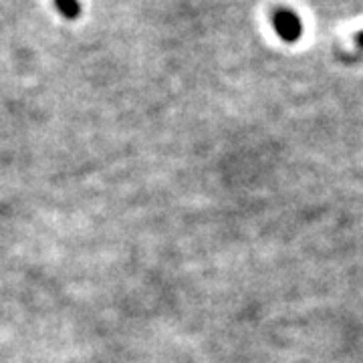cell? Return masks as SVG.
<instances>
[{
	"label": "cell",
	"mask_w": 363,
	"mask_h": 363,
	"mask_svg": "<svg viewBox=\"0 0 363 363\" xmlns=\"http://www.w3.org/2000/svg\"><path fill=\"white\" fill-rule=\"evenodd\" d=\"M55 6L69 21H75V18L81 16V4H79V0H55Z\"/></svg>",
	"instance_id": "cell-2"
},
{
	"label": "cell",
	"mask_w": 363,
	"mask_h": 363,
	"mask_svg": "<svg viewBox=\"0 0 363 363\" xmlns=\"http://www.w3.org/2000/svg\"><path fill=\"white\" fill-rule=\"evenodd\" d=\"M272 25L274 30L279 33V37L286 43H295L303 33V25H301V18L297 14L291 13V11H279L272 18Z\"/></svg>",
	"instance_id": "cell-1"
},
{
	"label": "cell",
	"mask_w": 363,
	"mask_h": 363,
	"mask_svg": "<svg viewBox=\"0 0 363 363\" xmlns=\"http://www.w3.org/2000/svg\"><path fill=\"white\" fill-rule=\"evenodd\" d=\"M357 43H359V45H362V47H363V30H362V33H359V35H357Z\"/></svg>",
	"instance_id": "cell-3"
}]
</instances>
